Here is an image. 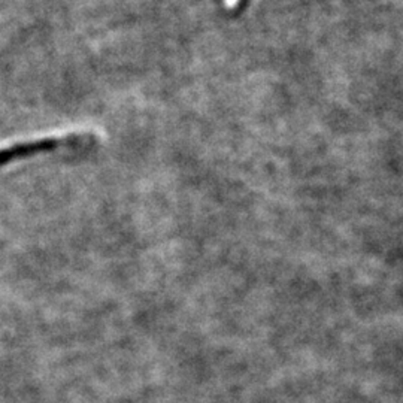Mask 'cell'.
I'll use <instances>...</instances> for the list:
<instances>
[{
  "label": "cell",
  "mask_w": 403,
  "mask_h": 403,
  "mask_svg": "<svg viewBox=\"0 0 403 403\" xmlns=\"http://www.w3.org/2000/svg\"><path fill=\"white\" fill-rule=\"evenodd\" d=\"M95 141V136L91 133H72L60 137H47V139H39L26 144L13 145L9 148L0 149V166L13 161L18 157H25L29 154H36L39 151H50L57 148H71V146H83Z\"/></svg>",
  "instance_id": "6da1fadb"
}]
</instances>
